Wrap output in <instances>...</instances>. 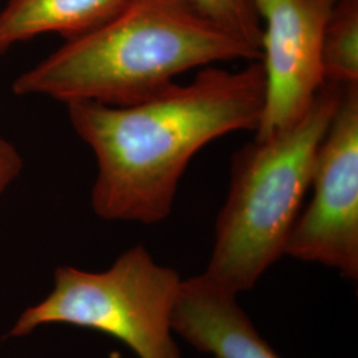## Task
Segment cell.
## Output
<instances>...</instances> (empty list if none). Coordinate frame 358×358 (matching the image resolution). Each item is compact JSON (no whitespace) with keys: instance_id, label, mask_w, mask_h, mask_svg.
<instances>
[{"instance_id":"cell-1","label":"cell","mask_w":358,"mask_h":358,"mask_svg":"<svg viewBox=\"0 0 358 358\" xmlns=\"http://www.w3.org/2000/svg\"><path fill=\"white\" fill-rule=\"evenodd\" d=\"M264 96L263 65L251 62L236 72L205 66L190 84L128 106L66 103L97 164L93 211L105 220H165L192 157L222 136L255 131Z\"/></svg>"},{"instance_id":"cell-2","label":"cell","mask_w":358,"mask_h":358,"mask_svg":"<svg viewBox=\"0 0 358 358\" xmlns=\"http://www.w3.org/2000/svg\"><path fill=\"white\" fill-rule=\"evenodd\" d=\"M232 60L257 62L262 51L187 0H134L105 26L27 69L11 90L65 105L128 106L164 92L190 69Z\"/></svg>"},{"instance_id":"cell-3","label":"cell","mask_w":358,"mask_h":358,"mask_svg":"<svg viewBox=\"0 0 358 358\" xmlns=\"http://www.w3.org/2000/svg\"><path fill=\"white\" fill-rule=\"evenodd\" d=\"M343 92V85L325 81L294 127L254 138L235 153L230 192L217 215L214 248L203 273L208 282L234 294L248 291L285 254Z\"/></svg>"},{"instance_id":"cell-4","label":"cell","mask_w":358,"mask_h":358,"mask_svg":"<svg viewBox=\"0 0 358 358\" xmlns=\"http://www.w3.org/2000/svg\"><path fill=\"white\" fill-rule=\"evenodd\" d=\"M180 284L178 272L157 264L143 245L125 251L103 272L59 267L53 291L27 308L10 336L69 324L106 333L138 358H182L171 329Z\"/></svg>"},{"instance_id":"cell-5","label":"cell","mask_w":358,"mask_h":358,"mask_svg":"<svg viewBox=\"0 0 358 358\" xmlns=\"http://www.w3.org/2000/svg\"><path fill=\"white\" fill-rule=\"evenodd\" d=\"M312 201L285 245L294 259L358 278V84L344 87L315 161Z\"/></svg>"},{"instance_id":"cell-6","label":"cell","mask_w":358,"mask_h":358,"mask_svg":"<svg viewBox=\"0 0 358 358\" xmlns=\"http://www.w3.org/2000/svg\"><path fill=\"white\" fill-rule=\"evenodd\" d=\"M336 0H252L266 28L262 60L264 108L255 138L294 127L325 84L322 35Z\"/></svg>"},{"instance_id":"cell-7","label":"cell","mask_w":358,"mask_h":358,"mask_svg":"<svg viewBox=\"0 0 358 358\" xmlns=\"http://www.w3.org/2000/svg\"><path fill=\"white\" fill-rule=\"evenodd\" d=\"M171 329L214 358H282L256 331L236 294L203 275L182 280Z\"/></svg>"},{"instance_id":"cell-8","label":"cell","mask_w":358,"mask_h":358,"mask_svg":"<svg viewBox=\"0 0 358 358\" xmlns=\"http://www.w3.org/2000/svg\"><path fill=\"white\" fill-rule=\"evenodd\" d=\"M134 0H8L0 11V56L43 34L66 41L85 36L124 13Z\"/></svg>"},{"instance_id":"cell-9","label":"cell","mask_w":358,"mask_h":358,"mask_svg":"<svg viewBox=\"0 0 358 358\" xmlns=\"http://www.w3.org/2000/svg\"><path fill=\"white\" fill-rule=\"evenodd\" d=\"M325 81L358 84V0H336L321 48Z\"/></svg>"},{"instance_id":"cell-10","label":"cell","mask_w":358,"mask_h":358,"mask_svg":"<svg viewBox=\"0 0 358 358\" xmlns=\"http://www.w3.org/2000/svg\"><path fill=\"white\" fill-rule=\"evenodd\" d=\"M217 24L262 51L263 28L252 0H187Z\"/></svg>"},{"instance_id":"cell-11","label":"cell","mask_w":358,"mask_h":358,"mask_svg":"<svg viewBox=\"0 0 358 358\" xmlns=\"http://www.w3.org/2000/svg\"><path fill=\"white\" fill-rule=\"evenodd\" d=\"M23 167L24 159L17 148L0 136V196L20 177Z\"/></svg>"}]
</instances>
